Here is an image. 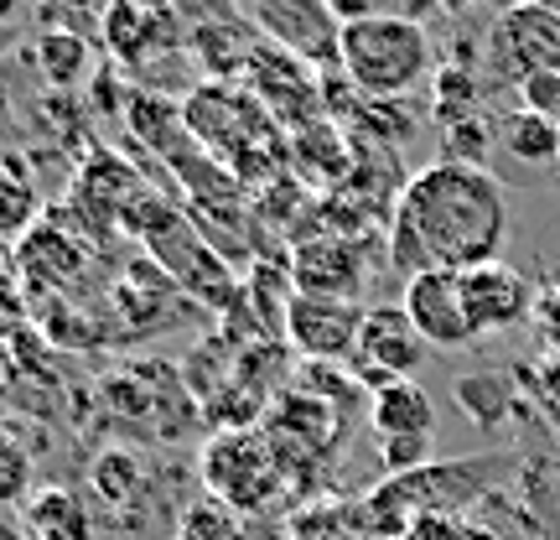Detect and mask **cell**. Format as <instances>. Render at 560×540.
<instances>
[{
  "mask_svg": "<svg viewBox=\"0 0 560 540\" xmlns=\"http://www.w3.org/2000/svg\"><path fill=\"white\" fill-rule=\"evenodd\" d=\"M509 234V193L488 166L431 161L389 208V265L405 280L420 271H478L499 261Z\"/></svg>",
  "mask_w": 560,
  "mask_h": 540,
  "instance_id": "cell-1",
  "label": "cell"
},
{
  "mask_svg": "<svg viewBox=\"0 0 560 540\" xmlns=\"http://www.w3.org/2000/svg\"><path fill=\"white\" fill-rule=\"evenodd\" d=\"M509 473V458H446L425 462L400 479H380L363 494V525L374 540H405V530L425 515H472L478 504L499 499V483Z\"/></svg>",
  "mask_w": 560,
  "mask_h": 540,
  "instance_id": "cell-2",
  "label": "cell"
},
{
  "mask_svg": "<svg viewBox=\"0 0 560 540\" xmlns=\"http://www.w3.org/2000/svg\"><path fill=\"white\" fill-rule=\"evenodd\" d=\"M425 16H431V5H395L384 16L342 26L338 73L353 83L359 100H405L431 73Z\"/></svg>",
  "mask_w": 560,
  "mask_h": 540,
  "instance_id": "cell-3",
  "label": "cell"
},
{
  "mask_svg": "<svg viewBox=\"0 0 560 540\" xmlns=\"http://www.w3.org/2000/svg\"><path fill=\"white\" fill-rule=\"evenodd\" d=\"M482 73L503 89H520L535 73H560V5H503L482 37Z\"/></svg>",
  "mask_w": 560,
  "mask_h": 540,
  "instance_id": "cell-4",
  "label": "cell"
},
{
  "mask_svg": "<svg viewBox=\"0 0 560 540\" xmlns=\"http://www.w3.org/2000/svg\"><path fill=\"white\" fill-rule=\"evenodd\" d=\"M202 483L219 494V504L234 509H265L285 489V458L270 432H229L208 447Z\"/></svg>",
  "mask_w": 560,
  "mask_h": 540,
  "instance_id": "cell-5",
  "label": "cell"
},
{
  "mask_svg": "<svg viewBox=\"0 0 560 540\" xmlns=\"http://www.w3.org/2000/svg\"><path fill=\"white\" fill-rule=\"evenodd\" d=\"M140 240L156 250V261L166 265V276L177 280V286H192L208 307H234L240 291H234V276H229V265L202 244V234H192L177 214H166V203L151 198V214L145 219L130 223Z\"/></svg>",
  "mask_w": 560,
  "mask_h": 540,
  "instance_id": "cell-6",
  "label": "cell"
},
{
  "mask_svg": "<svg viewBox=\"0 0 560 540\" xmlns=\"http://www.w3.org/2000/svg\"><path fill=\"white\" fill-rule=\"evenodd\" d=\"M244 16L255 21V32L270 47L291 53L306 68H338L342 26L327 11V0H260V5H244Z\"/></svg>",
  "mask_w": 560,
  "mask_h": 540,
  "instance_id": "cell-7",
  "label": "cell"
},
{
  "mask_svg": "<svg viewBox=\"0 0 560 540\" xmlns=\"http://www.w3.org/2000/svg\"><path fill=\"white\" fill-rule=\"evenodd\" d=\"M425 359V338L416 333V322L405 318V307L395 301H384V307H369L363 312V328H359V348H353V380L374 395L384 384L395 380H410Z\"/></svg>",
  "mask_w": 560,
  "mask_h": 540,
  "instance_id": "cell-8",
  "label": "cell"
},
{
  "mask_svg": "<svg viewBox=\"0 0 560 540\" xmlns=\"http://www.w3.org/2000/svg\"><path fill=\"white\" fill-rule=\"evenodd\" d=\"M359 301L348 297H291L285 312V338L296 343V354L306 364H348L359 348V328H363Z\"/></svg>",
  "mask_w": 560,
  "mask_h": 540,
  "instance_id": "cell-9",
  "label": "cell"
},
{
  "mask_svg": "<svg viewBox=\"0 0 560 540\" xmlns=\"http://www.w3.org/2000/svg\"><path fill=\"white\" fill-rule=\"evenodd\" d=\"M535 286L503 261H488L478 271H462V301H467V322H472V338H499L514 333L520 322L535 318Z\"/></svg>",
  "mask_w": 560,
  "mask_h": 540,
  "instance_id": "cell-10",
  "label": "cell"
},
{
  "mask_svg": "<svg viewBox=\"0 0 560 540\" xmlns=\"http://www.w3.org/2000/svg\"><path fill=\"white\" fill-rule=\"evenodd\" d=\"M405 318L416 322L425 348H467L472 343V322H467V301H462V276L452 271H420L405 280Z\"/></svg>",
  "mask_w": 560,
  "mask_h": 540,
  "instance_id": "cell-11",
  "label": "cell"
},
{
  "mask_svg": "<svg viewBox=\"0 0 560 540\" xmlns=\"http://www.w3.org/2000/svg\"><path fill=\"white\" fill-rule=\"evenodd\" d=\"M359 286H363V240L322 229L317 240H301L291 250V291H301V297L359 301Z\"/></svg>",
  "mask_w": 560,
  "mask_h": 540,
  "instance_id": "cell-12",
  "label": "cell"
},
{
  "mask_svg": "<svg viewBox=\"0 0 560 540\" xmlns=\"http://www.w3.org/2000/svg\"><path fill=\"white\" fill-rule=\"evenodd\" d=\"M342 411L332 401H317V395H306V390H291V395H280L270 405V437L285 441V447H296L306 458H322L332 441L342 437Z\"/></svg>",
  "mask_w": 560,
  "mask_h": 540,
  "instance_id": "cell-13",
  "label": "cell"
},
{
  "mask_svg": "<svg viewBox=\"0 0 560 540\" xmlns=\"http://www.w3.org/2000/svg\"><path fill=\"white\" fill-rule=\"evenodd\" d=\"M21 540H94V515L73 489H37L21 499Z\"/></svg>",
  "mask_w": 560,
  "mask_h": 540,
  "instance_id": "cell-14",
  "label": "cell"
},
{
  "mask_svg": "<svg viewBox=\"0 0 560 540\" xmlns=\"http://www.w3.org/2000/svg\"><path fill=\"white\" fill-rule=\"evenodd\" d=\"M369 426L374 437H436V401L416 380H395L369 395Z\"/></svg>",
  "mask_w": 560,
  "mask_h": 540,
  "instance_id": "cell-15",
  "label": "cell"
},
{
  "mask_svg": "<svg viewBox=\"0 0 560 540\" xmlns=\"http://www.w3.org/2000/svg\"><path fill=\"white\" fill-rule=\"evenodd\" d=\"M79 265H83L79 244L68 240L58 223H37V229L21 240V250H16L21 280H26V286H37V291H62L68 280L79 276Z\"/></svg>",
  "mask_w": 560,
  "mask_h": 540,
  "instance_id": "cell-16",
  "label": "cell"
},
{
  "mask_svg": "<svg viewBox=\"0 0 560 540\" xmlns=\"http://www.w3.org/2000/svg\"><path fill=\"white\" fill-rule=\"evenodd\" d=\"M452 395H457V405L478 421L482 432L503 426V421L524 405V390H520V375H514V369H472V375H462V380L452 384Z\"/></svg>",
  "mask_w": 560,
  "mask_h": 540,
  "instance_id": "cell-17",
  "label": "cell"
},
{
  "mask_svg": "<svg viewBox=\"0 0 560 540\" xmlns=\"http://www.w3.org/2000/svg\"><path fill=\"white\" fill-rule=\"evenodd\" d=\"M166 21H172V11L109 5V11H104V47H109V58L125 62V68L145 62V53L156 47V26H166Z\"/></svg>",
  "mask_w": 560,
  "mask_h": 540,
  "instance_id": "cell-18",
  "label": "cell"
},
{
  "mask_svg": "<svg viewBox=\"0 0 560 540\" xmlns=\"http://www.w3.org/2000/svg\"><path fill=\"white\" fill-rule=\"evenodd\" d=\"M37 182L32 172L21 166V157L0 161V240H26L32 229H37Z\"/></svg>",
  "mask_w": 560,
  "mask_h": 540,
  "instance_id": "cell-19",
  "label": "cell"
},
{
  "mask_svg": "<svg viewBox=\"0 0 560 540\" xmlns=\"http://www.w3.org/2000/svg\"><path fill=\"white\" fill-rule=\"evenodd\" d=\"M499 146L514 161H524V166H545V161L560 157V125L540 120V115H529V110H514V115L499 120Z\"/></svg>",
  "mask_w": 560,
  "mask_h": 540,
  "instance_id": "cell-20",
  "label": "cell"
},
{
  "mask_svg": "<svg viewBox=\"0 0 560 540\" xmlns=\"http://www.w3.org/2000/svg\"><path fill=\"white\" fill-rule=\"evenodd\" d=\"M520 489H524V509H529L535 530L560 536V452H545V458L524 462Z\"/></svg>",
  "mask_w": 560,
  "mask_h": 540,
  "instance_id": "cell-21",
  "label": "cell"
},
{
  "mask_svg": "<svg viewBox=\"0 0 560 540\" xmlns=\"http://www.w3.org/2000/svg\"><path fill=\"white\" fill-rule=\"evenodd\" d=\"M32 58H37L42 79L52 89H73L89 73V37H79V32H42Z\"/></svg>",
  "mask_w": 560,
  "mask_h": 540,
  "instance_id": "cell-22",
  "label": "cell"
},
{
  "mask_svg": "<svg viewBox=\"0 0 560 540\" xmlns=\"http://www.w3.org/2000/svg\"><path fill=\"white\" fill-rule=\"evenodd\" d=\"M301 540H374L363 525V504H312L291 520Z\"/></svg>",
  "mask_w": 560,
  "mask_h": 540,
  "instance_id": "cell-23",
  "label": "cell"
},
{
  "mask_svg": "<svg viewBox=\"0 0 560 540\" xmlns=\"http://www.w3.org/2000/svg\"><path fill=\"white\" fill-rule=\"evenodd\" d=\"M520 390L524 405H535V416H545L550 432H560V354H545L535 364H520Z\"/></svg>",
  "mask_w": 560,
  "mask_h": 540,
  "instance_id": "cell-24",
  "label": "cell"
},
{
  "mask_svg": "<svg viewBox=\"0 0 560 540\" xmlns=\"http://www.w3.org/2000/svg\"><path fill=\"white\" fill-rule=\"evenodd\" d=\"M467 115H478V73L467 62H446L436 73V120L446 130V125L467 120Z\"/></svg>",
  "mask_w": 560,
  "mask_h": 540,
  "instance_id": "cell-25",
  "label": "cell"
},
{
  "mask_svg": "<svg viewBox=\"0 0 560 540\" xmlns=\"http://www.w3.org/2000/svg\"><path fill=\"white\" fill-rule=\"evenodd\" d=\"M140 483H145V473H140V462L130 458V452H104V458L94 462V489H100V499L136 504Z\"/></svg>",
  "mask_w": 560,
  "mask_h": 540,
  "instance_id": "cell-26",
  "label": "cell"
},
{
  "mask_svg": "<svg viewBox=\"0 0 560 540\" xmlns=\"http://www.w3.org/2000/svg\"><path fill=\"white\" fill-rule=\"evenodd\" d=\"M493 140H499V130L482 120V115H467V120L446 125V157L441 161H457V166H482L488 161V151H493Z\"/></svg>",
  "mask_w": 560,
  "mask_h": 540,
  "instance_id": "cell-27",
  "label": "cell"
},
{
  "mask_svg": "<svg viewBox=\"0 0 560 540\" xmlns=\"http://www.w3.org/2000/svg\"><path fill=\"white\" fill-rule=\"evenodd\" d=\"M32 494V452L26 441L5 426L0 432V504H21Z\"/></svg>",
  "mask_w": 560,
  "mask_h": 540,
  "instance_id": "cell-28",
  "label": "cell"
},
{
  "mask_svg": "<svg viewBox=\"0 0 560 540\" xmlns=\"http://www.w3.org/2000/svg\"><path fill=\"white\" fill-rule=\"evenodd\" d=\"M405 540H503L493 525L472 520V515H425L405 530Z\"/></svg>",
  "mask_w": 560,
  "mask_h": 540,
  "instance_id": "cell-29",
  "label": "cell"
},
{
  "mask_svg": "<svg viewBox=\"0 0 560 540\" xmlns=\"http://www.w3.org/2000/svg\"><path fill=\"white\" fill-rule=\"evenodd\" d=\"M380 462H384V479L416 473V468H425V462H436V437H384L380 441Z\"/></svg>",
  "mask_w": 560,
  "mask_h": 540,
  "instance_id": "cell-30",
  "label": "cell"
},
{
  "mask_svg": "<svg viewBox=\"0 0 560 540\" xmlns=\"http://www.w3.org/2000/svg\"><path fill=\"white\" fill-rule=\"evenodd\" d=\"M520 100L529 115L540 120H556L560 125V73H535V79L520 83Z\"/></svg>",
  "mask_w": 560,
  "mask_h": 540,
  "instance_id": "cell-31",
  "label": "cell"
},
{
  "mask_svg": "<svg viewBox=\"0 0 560 540\" xmlns=\"http://www.w3.org/2000/svg\"><path fill=\"white\" fill-rule=\"evenodd\" d=\"M529 322H535V333H540L545 354H560V280L535 297V318Z\"/></svg>",
  "mask_w": 560,
  "mask_h": 540,
  "instance_id": "cell-32",
  "label": "cell"
},
{
  "mask_svg": "<svg viewBox=\"0 0 560 540\" xmlns=\"http://www.w3.org/2000/svg\"><path fill=\"white\" fill-rule=\"evenodd\" d=\"M16 384H21V359H16V348H11V338H0V401H5Z\"/></svg>",
  "mask_w": 560,
  "mask_h": 540,
  "instance_id": "cell-33",
  "label": "cell"
},
{
  "mask_svg": "<svg viewBox=\"0 0 560 540\" xmlns=\"http://www.w3.org/2000/svg\"><path fill=\"white\" fill-rule=\"evenodd\" d=\"M11 140H16V125H11V100H5V83H0V161L11 157Z\"/></svg>",
  "mask_w": 560,
  "mask_h": 540,
  "instance_id": "cell-34",
  "label": "cell"
},
{
  "mask_svg": "<svg viewBox=\"0 0 560 540\" xmlns=\"http://www.w3.org/2000/svg\"><path fill=\"white\" fill-rule=\"evenodd\" d=\"M0 540H21V536H16V530H5V525H0Z\"/></svg>",
  "mask_w": 560,
  "mask_h": 540,
  "instance_id": "cell-35",
  "label": "cell"
},
{
  "mask_svg": "<svg viewBox=\"0 0 560 540\" xmlns=\"http://www.w3.org/2000/svg\"><path fill=\"white\" fill-rule=\"evenodd\" d=\"M0 432H5V411H0Z\"/></svg>",
  "mask_w": 560,
  "mask_h": 540,
  "instance_id": "cell-36",
  "label": "cell"
},
{
  "mask_svg": "<svg viewBox=\"0 0 560 540\" xmlns=\"http://www.w3.org/2000/svg\"><path fill=\"white\" fill-rule=\"evenodd\" d=\"M556 161H560V157H556Z\"/></svg>",
  "mask_w": 560,
  "mask_h": 540,
  "instance_id": "cell-37",
  "label": "cell"
}]
</instances>
